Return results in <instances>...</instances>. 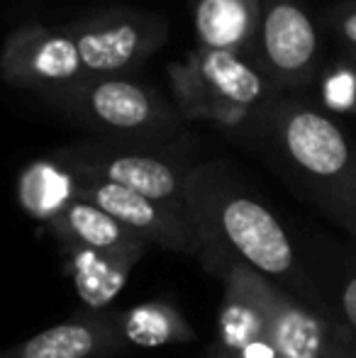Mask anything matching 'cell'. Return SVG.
<instances>
[{"label":"cell","mask_w":356,"mask_h":358,"mask_svg":"<svg viewBox=\"0 0 356 358\" xmlns=\"http://www.w3.org/2000/svg\"><path fill=\"white\" fill-rule=\"evenodd\" d=\"M185 205L200 254L218 251L229 256L313 310L332 315L290 231L227 161L195 164L185 185Z\"/></svg>","instance_id":"6da1fadb"},{"label":"cell","mask_w":356,"mask_h":358,"mask_svg":"<svg viewBox=\"0 0 356 358\" xmlns=\"http://www.w3.org/2000/svg\"><path fill=\"white\" fill-rule=\"evenodd\" d=\"M329 222L356 236V142L322 108L280 93L244 134Z\"/></svg>","instance_id":"7a4b0ae2"},{"label":"cell","mask_w":356,"mask_h":358,"mask_svg":"<svg viewBox=\"0 0 356 358\" xmlns=\"http://www.w3.org/2000/svg\"><path fill=\"white\" fill-rule=\"evenodd\" d=\"M173 105L185 122H210L244 139L259 110L280 95L257 59L195 47L169 64Z\"/></svg>","instance_id":"3957f363"},{"label":"cell","mask_w":356,"mask_h":358,"mask_svg":"<svg viewBox=\"0 0 356 358\" xmlns=\"http://www.w3.org/2000/svg\"><path fill=\"white\" fill-rule=\"evenodd\" d=\"M198 261L218 278L225 297L242 302L257 315L264 336L280 358H356L332 315L313 310L225 254L203 251Z\"/></svg>","instance_id":"277c9868"},{"label":"cell","mask_w":356,"mask_h":358,"mask_svg":"<svg viewBox=\"0 0 356 358\" xmlns=\"http://www.w3.org/2000/svg\"><path fill=\"white\" fill-rule=\"evenodd\" d=\"M71 176H88L122 185L139 195L157 200L178 213H188L185 185L195 169L193 139L188 132L171 142H113V139H83L59 146L49 154Z\"/></svg>","instance_id":"5b68a950"},{"label":"cell","mask_w":356,"mask_h":358,"mask_svg":"<svg viewBox=\"0 0 356 358\" xmlns=\"http://www.w3.org/2000/svg\"><path fill=\"white\" fill-rule=\"evenodd\" d=\"M49 100L95 139L162 144L185 134L173 100L134 76L86 78Z\"/></svg>","instance_id":"8992f818"},{"label":"cell","mask_w":356,"mask_h":358,"mask_svg":"<svg viewBox=\"0 0 356 358\" xmlns=\"http://www.w3.org/2000/svg\"><path fill=\"white\" fill-rule=\"evenodd\" d=\"M47 229L62 244L73 287L90 310H100L122 290L149 246L81 198L64 205L47 222Z\"/></svg>","instance_id":"52a82bcc"},{"label":"cell","mask_w":356,"mask_h":358,"mask_svg":"<svg viewBox=\"0 0 356 358\" xmlns=\"http://www.w3.org/2000/svg\"><path fill=\"white\" fill-rule=\"evenodd\" d=\"M76 39L88 78L132 76L169 39V22L162 13L115 5L88 13L66 24Z\"/></svg>","instance_id":"ba28073f"},{"label":"cell","mask_w":356,"mask_h":358,"mask_svg":"<svg viewBox=\"0 0 356 358\" xmlns=\"http://www.w3.org/2000/svg\"><path fill=\"white\" fill-rule=\"evenodd\" d=\"M254 59L278 93H293L318 80L322 44L305 0H262Z\"/></svg>","instance_id":"9c48e42d"},{"label":"cell","mask_w":356,"mask_h":358,"mask_svg":"<svg viewBox=\"0 0 356 358\" xmlns=\"http://www.w3.org/2000/svg\"><path fill=\"white\" fill-rule=\"evenodd\" d=\"M0 78L8 85L44 98L86 80L76 39L66 24H20L0 49Z\"/></svg>","instance_id":"30bf717a"},{"label":"cell","mask_w":356,"mask_h":358,"mask_svg":"<svg viewBox=\"0 0 356 358\" xmlns=\"http://www.w3.org/2000/svg\"><path fill=\"white\" fill-rule=\"evenodd\" d=\"M73 188H76V198L108 213L149 246L198 259L200 241L188 213H178L147 195H139L108 180L88 178V176H73Z\"/></svg>","instance_id":"8fae6325"},{"label":"cell","mask_w":356,"mask_h":358,"mask_svg":"<svg viewBox=\"0 0 356 358\" xmlns=\"http://www.w3.org/2000/svg\"><path fill=\"white\" fill-rule=\"evenodd\" d=\"M120 312L88 310L0 349V358H115L127 351Z\"/></svg>","instance_id":"7c38bea8"},{"label":"cell","mask_w":356,"mask_h":358,"mask_svg":"<svg viewBox=\"0 0 356 358\" xmlns=\"http://www.w3.org/2000/svg\"><path fill=\"white\" fill-rule=\"evenodd\" d=\"M262 0H193L190 17L198 47L232 52L242 57L257 54Z\"/></svg>","instance_id":"4fadbf2b"},{"label":"cell","mask_w":356,"mask_h":358,"mask_svg":"<svg viewBox=\"0 0 356 358\" xmlns=\"http://www.w3.org/2000/svg\"><path fill=\"white\" fill-rule=\"evenodd\" d=\"M17 198L29 215L47 224L64 205H69L76 198L73 176L49 156L39 159L20 173Z\"/></svg>","instance_id":"5bb4252c"},{"label":"cell","mask_w":356,"mask_h":358,"mask_svg":"<svg viewBox=\"0 0 356 358\" xmlns=\"http://www.w3.org/2000/svg\"><path fill=\"white\" fill-rule=\"evenodd\" d=\"M120 322H122V334L127 344L134 346L152 349V346L183 344L195 339L193 327L166 302H147V305L124 310L120 312Z\"/></svg>","instance_id":"9a60e30c"},{"label":"cell","mask_w":356,"mask_h":358,"mask_svg":"<svg viewBox=\"0 0 356 358\" xmlns=\"http://www.w3.org/2000/svg\"><path fill=\"white\" fill-rule=\"evenodd\" d=\"M322 297L356 356V256H352L347 268H342L337 283L322 290Z\"/></svg>","instance_id":"2e32d148"},{"label":"cell","mask_w":356,"mask_h":358,"mask_svg":"<svg viewBox=\"0 0 356 358\" xmlns=\"http://www.w3.org/2000/svg\"><path fill=\"white\" fill-rule=\"evenodd\" d=\"M325 24L347 52H356V0H339L325 13Z\"/></svg>","instance_id":"e0dca14e"},{"label":"cell","mask_w":356,"mask_h":358,"mask_svg":"<svg viewBox=\"0 0 356 358\" xmlns=\"http://www.w3.org/2000/svg\"><path fill=\"white\" fill-rule=\"evenodd\" d=\"M344 54H349V57H352L354 62H356V52H344Z\"/></svg>","instance_id":"ac0fdd59"},{"label":"cell","mask_w":356,"mask_h":358,"mask_svg":"<svg viewBox=\"0 0 356 358\" xmlns=\"http://www.w3.org/2000/svg\"><path fill=\"white\" fill-rule=\"evenodd\" d=\"M352 241H354V246H356V236H354V239H352Z\"/></svg>","instance_id":"d6986e66"}]
</instances>
